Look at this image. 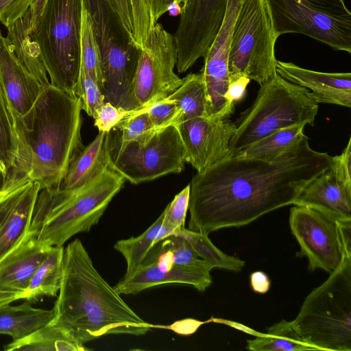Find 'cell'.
<instances>
[{
  "instance_id": "obj_48",
  "label": "cell",
  "mask_w": 351,
  "mask_h": 351,
  "mask_svg": "<svg viewBox=\"0 0 351 351\" xmlns=\"http://www.w3.org/2000/svg\"><path fill=\"white\" fill-rule=\"evenodd\" d=\"M46 0H35L30 9L27 11L29 17V31L32 28L36 20L39 16Z\"/></svg>"
},
{
  "instance_id": "obj_24",
  "label": "cell",
  "mask_w": 351,
  "mask_h": 351,
  "mask_svg": "<svg viewBox=\"0 0 351 351\" xmlns=\"http://www.w3.org/2000/svg\"><path fill=\"white\" fill-rule=\"evenodd\" d=\"M53 317V308H34L26 300L18 306L3 305L0 306V334L17 341L51 322Z\"/></svg>"
},
{
  "instance_id": "obj_23",
  "label": "cell",
  "mask_w": 351,
  "mask_h": 351,
  "mask_svg": "<svg viewBox=\"0 0 351 351\" xmlns=\"http://www.w3.org/2000/svg\"><path fill=\"white\" fill-rule=\"evenodd\" d=\"M29 17L26 13L7 28L6 38L19 62L45 88L50 82L39 47L29 35Z\"/></svg>"
},
{
  "instance_id": "obj_10",
  "label": "cell",
  "mask_w": 351,
  "mask_h": 351,
  "mask_svg": "<svg viewBox=\"0 0 351 351\" xmlns=\"http://www.w3.org/2000/svg\"><path fill=\"white\" fill-rule=\"evenodd\" d=\"M279 36L304 34L351 53V12L344 0H266Z\"/></svg>"
},
{
  "instance_id": "obj_25",
  "label": "cell",
  "mask_w": 351,
  "mask_h": 351,
  "mask_svg": "<svg viewBox=\"0 0 351 351\" xmlns=\"http://www.w3.org/2000/svg\"><path fill=\"white\" fill-rule=\"evenodd\" d=\"M64 250L63 246L48 247L22 299L33 304L43 296H57L61 283Z\"/></svg>"
},
{
  "instance_id": "obj_31",
  "label": "cell",
  "mask_w": 351,
  "mask_h": 351,
  "mask_svg": "<svg viewBox=\"0 0 351 351\" xmlns=\"http://www.w3.org/2000/svg\"><path fill=\"white\" fill-rule=\"evenodd\" d=\"M176 234L184 237L199 256L213 268L219 267L235 271H241L245 262L239 258L229 256L218 249L208 238V234L192 231L185 228Z\"/></svg>"
},
{
  "instance_id": "obj_49",
  "label": "cell",
  "mask_w": 351,
  "mask_h": 351,
  "mask_svg": "<svg viewBox=\"0 0 351 351\" xmlns=\"http://www.w3.org/2000/svg\"><path fill=\"white\" fill-rule=\"evenodd\" d=\"M19 299H22V294L0 291V306Z\"/></svg>"
},
{
  "instance_id": "obj_21",
  "label": "cell",
  "mask_w": 351,
  "mask_h": 351,
  "mask_svg": "<svg viewBox=\"0 0 351 351\" xmlns=\"http://www.w3.org/2000/svg\"><path fill=\"white\" fill-rule=\"evenodd\" d=\"M29 234L0 261V291L23 294L47 249Z\"/></svg>"
},
{
  "instance_id": "obj_13",
  "label": "cell",
  "mask_w": 351,
  "mask_h": 351,
  "mask_svg": "<svg viewBox=\"0 0 351 351\" xmlns=\"http://www.w3.org/2000/svg\"><path fill=\"white\" fill-rule=\"evenodd\" d=\"M289 226L299 243L298 256L308 260V269L335 271L344 258L337 220L315 208L294 205L290 209Z\"/></svg>"
},
{
  "instance_id": "obj_28",
  "label": "cell",
  "mask_w": 351,
  "mask_h": 351,
  "mask_svg": "<svg viewBox=\"0 0 351 351\" xmlns=\"http://www.w3.org/2000/svg\"><path fill=\"white\" fill-rule=\"evenodd\" d=\"M305 125L301 123L275 132L239 150L233 156L274 160L300 141L305 136Z\"/></svg>"
},
{
  "instance_id": "obj_32",
  "label": "cell",
  "mask_w": 351,
  "mask_h": 351,
  "mask_svg": "<svg viewBox=\"0 0 351 351\" xmlns=\"http://www.w3.org/2000/svg\"><path fill=\"white\" fill-rule=\"evenodd\" d=\"M17 149L14 117L0 82V167L7 174L14 166Z\"/></svg>"
},
{
  "instance_id": "obj_18",
  "label": "cell",
  "mask_w": 351,
  "mask_h": 351,
  "mask_svg": "<svg viewBox=\"0 0 351 351\" xmlns=\"http://www.w3.org/2000/svg\"><path fill=\"white\" fill-rule=\"evenodd\" d=\"M276 70L287 81L306 88L308 96L317 104L351 107L350 73L315 71L280 60H276Z\"/></svg>"
},
{
  "instance_id": "obj_22",
  "label": "cell",
  "mask_w": 351,
  "mask_h": 351,
  "mask_svg": "<svg viewBox=\"0 0 351 351\" xmlns=\"http://www.w3.org/2000/svg\"><path fill=\"white\" fill-rule=\"evenodd\" d=\"M108 133L99 131L95 139L83 148L71 163L58 189L77 191L109 167Z\"/></svg>"
},
{
  "instance_id": "obj_4",
  "label": "cell",
  "mask_w": 351,
  "mask_h": 351,
  "mask_svg": "<svg viewBox=\"0 0 351 351\" xmlns=\"http://www.w3.org/2000/svg\"><path fill=\"white\" fill-rule=\"evenodd\" d=\"M125 179L108 167L77 191H39L28 234L45 247L63 246L74 235L97 225Z\"/></svg>"
},
{
  "instance_id": "obj_17",
  "label": "cell",
  "mask_w": 351,
  "mask_h": 351,
  "mask_svg": "<svg viewBox=\"0 0 351 351\" xmlns=\"http://www.w3.org/2000/svg\"><path fill=\"white\" fill-rule=\"evenodd\" d=\"M211 269L208 265L179 266L157 261L143 263L131 275L124 276L113 288L120 295H136L156 286L180 283L204 291L213 282Z\"/></svg>"
},
{
  "instance_id": "obj_30",
  "label": "cell",
  "mask_w": 351,
  "mask_h": 351,
  "mask_svg": "<svg viewBox=\"0 0 351 351\" xmlns=\"http://www.w3.org/2000/svg\"><path fill=\"white\" fill-rule=\"evenodd\" d=\"M162 219L163 213L141 235L119 240L115 243L114 248L123 256L126 261L124 276L131 275L142 265L148 251L154 245Z\"/></svg>"
},
{
  "instance_id": "obj_3",
  "label": "cell",
  "mask_w": 351,
  "mask_h": 351,
  "mask_svg": "<svg viewBox=\"0 0 351 351\" xmlns=\"http://www.w3.org/2000/svg\"><path fill=\"white\" fill-rule=\"evenodd\" d=\"M81 110L77 96L50 84L25 115L13 116L18 144L13 168L37 182L40 191L58 189L84 147Z\"/></svg>"
},
{
  "instance_id": "obj_16",
  "label": "cell",
  "mask_w": 351,
  "mask_h": 351,
  "mask_svg": "<svg viewBox=\"0 0 351 351\" xmlns=\"http://www.w3.org/2000/svg\"><path fill=\"white\" fill-rule=\"evenodd\" d=\"M241 0H228L221 27L204 57L202 69L209 113L227 116L232 113L234 105L226 98L229 84L228 53L234 23L240 7Z\"/></svg>"
},
{
  "instance_id": "obj_34",
  "label": "cell",
  "mask_w": 351,
  "mask_h": 351,
  "mask_svg": "<svg viewBox=\"0 0 351 351\" xmlns=\"http://www.w3.org/2000/svg\"><path fill=\"white\" fill-rule=\"evenodd\" d=\"M80 69L90 75L101 88L99 53L93 34L90 19L84 5L82 14Z\"/></svg>"
},
{
  "instance_id": "obj_2",
  "label": "cell",
  "mask_w": 351,
  "mask_h": 351,
  "mask_svg": "<svg viewBox=\"0 0 351 351\" xmlns=\"http://www.w3.org/2000/svg\"><path fill=\"white\" fill-rule=\"evenodd\" d=\"M58 293L51 322L80 343L111 334L143 335L155 327L102 278L79 239L64 250Z\"/></svg>"
},
{
  "instance_id": "obj_7",
  "label": "cell",
  "mask_w": 351,
  "mask_h": 351,
  "mask_svg": "<svg viewBox=\"0 0 351 351\" xmlns=\"http://www.w3.org/2000/svg\"><path fill=\"white\" fill-rule=\"evenodd\" d=\"M307 92L278 73L260 86L253 104L234 123L232 156L278 130L301 123L313 125L319 106Z\"/></svg>"
},
{
  "instance_id": "obj_40",
  "label": "cell",
  "mask_w": 351,
  "mask_h": 351,
  "mask_svg": "<svg viewBox=\"0 0 351 351\" xmlns=\"http://www.w3.org/2000/svg\"><path fill=\"white\" fill-rule=\"evenodd\" d=\"M34 0H0V22L7 28L21 19Z\"/></svg>"
},
{
  "instance_id": "obj_8",
  "label": "cell",
  "mask_w": 351,
  "mask_h": 351,
  "mask_svg": "<svg viewBox=\"0 0 351 351\" xmlns=\"http://www.w3.org/2000/svg\"><path fill=\"white\" fill-rule=\"evenodd\" d=\"M98 47L105 102L121 108L141 49L109 0H83Z\"/></svg>"
},
{
  "instance_id": "obj_6",
  "label": "cell",
  "mask_w": 351,
  "mask_h": 351,
  "mask_svg": "<svg viewBox=\"0 0 351 351\" xmlns=\"http://www.w3.org/2000/svg\"><path fill=\"white\" fill-rule=\"evenodd\" d=\"M82 10L83 0H46L29 31L51 85L73 96L80 71Z\"/></svg>"
},
{
  "instance_id": "obj_33",
  "label": "cell",
  "mask_w": 351,
  "mask_h": 351,
  "mask_svg": "<svg viewBox=\"0 0 351 351\" xmlns=\"http://www.w3.org/2000/svg\"><path fill=\"white\" fill-rule=\"evenodd\" d=\"M121 142L146 143L159 131L145 109L128 112L112 129Z\"/></svg>"
},
{
  "instance_id": "obj_29",
  "label": "cell",
  "mask_w": 351,
  "mask_h": 351,
  "mask_svg": "<svg viewBox=\"0 0 351 351\" xmlns=\"http://www.w3.org/2000/svg\"><path fill=\"white\" fill-rule=\"evenodd\" d=\"M246 348L252 351L316 350L297 333L291 321L285 319L270 326L267 333L247 340Z\"/></svg>"
},
{
  "instance_id": "obj_47",
  "label": "cell",
  "mask_w": 351,
  "mask_h": 351,
  "mask_svg": "<svg viewBox=\"0 0 351 351\" xmlns=\"http://www.w3.org/2000/svg\"><path fill=\"white\" fill-rule=\"evenodd\" d=\"M208 322H217V323H220V324H226V325H228V326H230L231 327H233V328H235L236 329H238L239 330H241L243 332H245L247 334H250V335H254V336H256V337H258V336H261L263 333H261L259 332H257L256 330H254L252 329H251L249 327H247L243 324H241L239 323H237V322H232V321H229V320H225V319H218V318H212L211 319H210Z\"/></svg>"
},
{
  "instance_id": "obj_51",
  "label": "cell",
  "mask_w": 351,
  "mask_h": 351,
  "mask_svg": "<svg viewBox=\"0 0 351 351\" xmlns=\"http://www.w3.org/2000/svg\"><path fill=\"white\" fill-rule=\"evenodd\" d=\"M8 178V174L0 167V191L3 188Z\"/></svg>"
},
{
  "instance_id": "obj_9",
  "label": "cell",
  "mask_w": 351,
  "mask_h": 351,
  "mask_svg": "<svg viewBox=\"0 0 351 351\" xmlns=\"http://www.w3.org/2000/svg\"><path fill=\"white\" fill-rule=\"evenodd\" d=\"M276 34L266 0H241L228 53L230 75H242L260 86L277 73Z\"/></svg>"
},
{
  "instance_id": "obj_1",
  "label": "cell",
  "mask_w": 351,
  "mask_h": 351,
  "mask_svg": "<svg viewBox=\"0 0 351 351\" xmlns=\"http://www.w3.org/2000/svg\"><path fill=\"white\" fill-rule=\"evenodd\" d=\"M330 160L313 149L306 136L274 160L230 156L193 177L189 230L208 234L239 228L294 204L304 187L329 169Z\"/></svg>"
},
{
  "instance_id": "obj_42",
  "label": "cell",
  "mask_w": 351,
  "mask_h": 351,
  "mask_svg": "<svg viewBox=\"0 0 351 351\" xmlns=\"http://www.w3.org/2000/svg\"><path fill=\"white\" fill-rule=\"evenodd\" d=\"M250 80L242 75H230L229 84L226 93V99L233 105L245 95L246 88Z\"/></svg>"
},
{
  "instance_id": "obj_27",
  "label": "cell",
  "mask_w": 351,
  "mask_h": 351,
  "mask_svg": "<svg viewBox=\"0 0 351 351\" xmlns=\"http://www.w3.org/2000/svg\"><path fill=\"white\" fill-rule=\"evenodd\" d=\"M4 350L86 351L90 349L50 322L26 337L5 345Z\"/></svg>"
},
{
  "instance_id": "obj_41",
  "label": "cell",
  "mask_w": 351,
  "mask_h": 351,
  "mask_svg": "<svg viewBox=\"0 0 351 351\" xmlns=\"http://www.w3.org/2000/svg\"><path fill=\"white\" fill-rule=\"evenodd\" d=\"M128 111L105 102L97 110L95 125L100 132H110L127 114Z\"/></svg>"
},
{
  "instance_id": "obj_11",
  "label": "cell",
  "mask_w": 351,
  "mask_h": 351,
  "mask_svg": "<svg viewBox=\"0 0 351 351\" xmlns=\"http://www.w3.org/2000/svg\"><path fill=\"white\" fill-rule=\"evenodd\" d=\"M109 167L132 184L180 173L184 167L185 151L174 125L159 130L146 143L121 142L112 130L108 133Z\"/></svg>"
},
{
  "instance_id": "obj_52",
  "label": "cell",
  "mask_w": 351,
  "mask_h": 351,
  "mask_svg": "<svg viewBox=\"0 0 351 351\" xmlns=\"http://www.w3.org/2000/svg\"><path fill=\"white\" fill-rule=\"evenodd\" d=\"M3 37L2 34H1V29H0V39Z\"/></svg>"
},
{
  "instance_id": "obj_15",
  "label": "cell",
  "mask_w": 351,
  "mask_h": 351,
  "mask_svg": "<svg viewBox=\"0 0 351 351\" xmlns=\"http://www.w3.org/2000/svg\"><path fill=\"white\" fill-rule=\"evenodd\" d=\"M185 151V161L200 173L232 156L230 141L234 123L213 116L189 119L176 126Z\"/></svg>"
},
{
  "instance_id": "obj_36",
  "label": "cell",
  "mask_w": 351,
  "mask_h": 351,
  "mask_svg": "<svg viewBox=\"0 0 351 351\" xmlns=\"http://www.w3.org/2000/svg\"><path fill=\"white\" fill-rule=\"evenodd\" d=\"M153 0H130L133 19V37L141 49L155 25L153 18Z\"/></svg>"
},
{
  "instance_id": "obj_39",
  "label": "cell",
  "mask_w": 351,
  "mask_h": 351,
  "mask_svg": "<svg viewBox=\"0 0 351 351\" xmlns=\"http://www.w3.org/2000/svg\"><path fill=\"white\" fill-rule=\"evenodd\" d=\"M144 109L147 112L153 125L158 130L171 125L177 114L176 104L166 97Z\"/></svg>"
},
{
  "instance_id": "obj_35",
  "label": "cell",
  "mask_w": 351,
  "mask_h": 351,
  "mask_svg": "<svg viewBox=\"0 0 351 351\" xmlns=\"http://www.w3.org/2000/svg\"><path fill=\"white\" fill-rule=\"evenodd\" d=\"M76 95L81 101L82 110L93 118L105 103V97L99 84L82 69L80 71Z\"/></svg>"
},
{
  "instance_id": "obj_45",
  "label": "cell",
  "mask_w": 351,
  "mask_h": 351,
  "mask_svg": "<svg viewBox=\"0 0 351 351\" xmlns=\"http://www.w3.org/2000/svg\"><path fill=\"white\" fill-rule=\"evenodd\" d=\"M250 285L253 291L258 293H265L270 289V280L263 271H255L250 275Z\"/></svg>"
},
{
  "instance_id": "obj_14",
  "label": "cell",
  "mask_w": 351,
  "mask_h": 351,
  "mask_svg": "<svg viewBox=\"0 0 351 351\" xmlns=\"http://www.w3.org/2000/svg\"><path fill=\"white\" fill-rule=\"evenodd\" d=\"M39 191L25 173L16 169L8 173L0 191V261L27 234Z\"/></svg>"
},
{
  "instance_id": "obj_12",
  "label": "cell",
  "mask_w": 351,
  "mask_h": 351,
  "mask_svg": "<svg viewBox=\"0 0 351 351\" xmlns=\"http://www.w3.org/2000/svg\"><path fill=\"white\" fill-rule=\"evenodd\" d=\"M176 61L173 35L156 23L141 48L134 79L121 109L142 110L171 94L183 82L174 73Z\"/></svg>"
},
{
  "instance_id": "obj_26",
  "label": "cell",
  "mask_w": 351,
  "mask_h": 351,
  "mask_svg": "<svg viewBox=\"0 0 351 351\" xmlns=\"http://www.w3.org/2000/svg\"><path fill=\"white\" fill-rule=\"evenodd\" d=\"M166 98L173 101L177 108L171 125L177 126L191 119L208 116V101L201 73L187 75L182 84Z\"/></svg>"
},
{
  "instance_id": "obj_46",
  "label": "cell",
  "mask_w": 351,
  "mask_h": 351,
  "mask_svg": "<svg viewBox=\"0 0 351 351\" xmlns=\"http://www.w3.org/2000/svg\"><path fill=\"white\" fill-rule=\"evenodd\" d=\"M185 0H153L152 8H153V18L155 23H157L158 20L166 12L169 5L173 2H177L180 4H183Z\"/></svg>"
},
{
  "instance_id": "obj_20",
  "label": "cell",
  "mask_w": 351,
  "mask_h": 351,
  "mask_svg": "<svg viewBox=\"0 0 351 351\" xmlns=\"http://www.w3.org/2000/svg\"><path fill=\"white\" fill-rule=\"evenodd\" d=\"M293 205L315 208L337 221L351 220V191L340 185L329 169L304 187Z\"/></svg>"
},
{
  "instance_id": "obj_43",
  "label": "cell",
  "mask_w": 351,
  "mask_h": 351,
  "mask_svg": "<svg viewBox=\"0 0 351 351\" xmlns=\"http://www.w3.org/2000/svg\"><path fill=\"white\" fill-rule=\"evenodd\" d=\"M123 23L133 36V19L130 0H109Z\"/></svg>"
},
{
  "instance_id": "obj_44",
  "label": "cell",
  "mask_w": 351,
  "mask_h": 351,
  "mask_svg": "<svg viewBox=\"0 0 351 351\" xmlns=\"http://www.w3.org/2000/svg\"><path fill=\"white\" fill-rule=\"evenodd\" d=\"M337 224L344 257L351 258V220L337 221Z\"/></svg>"
},
{
  "instance_id": "obj_19",
  "label": "cell",
  "mask_w": 351,
  "mask_h": 351,
  "mask_svg": "<svg viewBox=\"0 0 351 351\" xmlns=\"http://www.w3.org/2000/svg\"><path fill=\"white\" fill-rule=\"evenodd\" d=\"M0 82L14 117L25 115L44 89L19 62L3 36L0 39Z\"/></svg>"
},
{
  "instance_id": "obj_53",
  "label": "cell",
  "mask_w": 351,
  "mask_h": 351,
  "mask_svg": "<svg viewBox=\"0 0 351 351\" xmlns=\"http://www.w3.org/2000/svg\"><path fill=\"white\" fill-rule=\"evenodd\" d=\"M34 1H35V0H34Z\"/></svg>"
},
{
  "instance_id": "obj_38",
  "label": "cell",
  "mask_w": 351,
  "mask_h": 351,
  "mask_svg": "<svg viewBox=\"0 0 351 351\" xmlns=\"http://www.w3.org/2000/svg\"><path fill=\"white\" fill-rule=\"evenodd\" d=\"M329 169L340 185L351 191V138L340 155L331 156Z\"/></svg>"
},
{
  "instance_id": "obj_50",
  "label": "cell",
  "mask_w": 351,
  "mask_h": 351,
  "mask_svg": "<svg viewBox=\"0 0 351 351\" xmlns=\"http://www.w3.org/2000/svg\"><path fill=\"white\" fill-rule=\"evenodd\" d=\"M182 4H180L177 2H173L169 5L167 11L169 12L170 15L176 16L178 15H180L182 12Z\"/></svg>"
},
{
  "instance_id": "obj_5",
  "label": "cell",
  "mask_w": 351,
  "mask_h": 351,
  "mask_svg": "<svg viewBox=\"0 0 351 351\" xmlns=\"http://www.w3.org/2000/svg\"><path fill=\"white\" fill-rule=\"evenodd\" d=\"M291 322L316 350L351 351V258L306 296Z\"/></svg>"
},
{
  "instance_id": "obj_37",
  "label": "cell",
  "mask_w": 351,
  "mask_h": 351,
  "mask_svg": "<svg viewBox=\"0 0 351 351\" xmlns=\"http://www.w3.org/2000/svg\"><path fill=\"white\" fill-rule=\"evenodd\" d=\"M189 184L178 193L163 210L162 223L170 228L176 234L184 228L189 208Z\"/></svg>"
}]
</instances>
